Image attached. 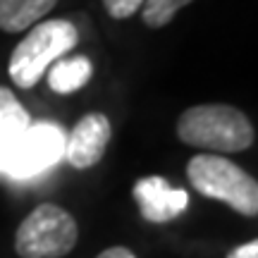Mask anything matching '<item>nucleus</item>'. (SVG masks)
<instances>
[{
    "mask_svg": "<svg viewBox=\"0 0 258 258\" xmlns=\"http://www.w3.org/2000/svg\"><path fill=\"white\" fill-rule=\"evenodd\" d=\"M93 74V62L86 55H72V57H60L53 62L50 72H48V86L55 93H74L82 86L89 84Z\"/></svg>",
    "mask_w": 258,
    "mask_h": 258,
    "instance_id": "9d476101",
    "label": "nucleus"
},
{
    "mask_svg": "<svg viewBox=\"0 0 258 258\" xmlns=\"http://www.w3.org/2000/svg\"><path fill=\"white\" fill-rule=\"evenodd\" d=\"M79 227L55 203H41L19 222L15 251L19 258H64L77 246Z\"/></svg>",
    "mask_w": 258,
    "mask_h": 258,
    "instance_id": "20e7f679",
    "label": "nucleus"
},
{
    "mask_svg": "<svg viewBox=\"0 0 258 258\" xmlns=\"http://www.w3.org/2000/svg\"><path fill=\"white\" fill-rule=\"evenodd\" d=\"M110 120L103 112H89L74 124L72 134L64 141V156L77 170H89L101 163L105 148L110 144Z\"/></svg>",
    "mask_w": 258,
    "mask_h": 258,
    "instance_id": "0eeeda50",
    "label": "nucleus"
},
{
    "mask_svg": "<svg viewBox=\"0 0 258 258\" xmlns=\"http://www.w3.org/2000/svg\"><path fill=\"white\" fill-rule=\"evenodd\" d=\"M186 177L206 199L227 203L232 211L246 218L258 215V182L230 158L215 153H199L186 163Z\"/></svg>",
    "mask_w": 258,
    "mask_h": 258,
    "instance_id": "f03ea898",
    "label": "nucleus"
},
{
    "mask_svg": "<svg viewBox=\"0 0 258 258\" xmlns=\"http://www.w3.org/2000/svg\"><path fill=\"white\" fill-rule=\"evenodd\" d=\"M189 3L194 0H144V5H141V17H144V24L151 29H160L170 24L172 17H175L177 12L182 8H186Z\"/></svg>",
    "mask_w": 258,
    "mask_h": 258,
    "instance_id": "9b49d317",
    "label": "nucleus"
},
{
    "mask_svg": "<svg viewBox=\"0 0 258 258\" xmlns=\"http://www.w3.org/2000/svg\"><path fill=\"white\" fill-rule=\"evenodd\" d=\"M96 258H137V256L127 246H110V249H105L103 253H98Z\"/></svg>",
    "mask_w": 258,
    "mask_h": 258,
    "instance_id": "4468645a",
    "label": "nucleus"
},
{
    "mask_svg": "<svg viewBox=\"0 0 258 258\" xmlns=\"http://www.w3.org/2000/svg\"><path fill=\"white\" fill-rule=\"evenodd\" d=\"M57 0H0V31L19 34L34 27L55 8Z\"/></svg>",
    "mask_w": 258,
    "mask_h": 258,
    "instance_id": "1a4fd4ad",
    "label": "nucleus"
},
{
    "mask_svg": "<svg viewBox=\"0 0 258 258\" xmlns=\"http://www.w3.org/2000/svg\"><path fill=\"white\" fill-rule=\"evenodd\" d=\"M177 137L186 146L220 153H239L253 146V127L249 117L222 103H206L186 108L177 120Z\"/></svg>",
    "mask_w": 258,
    "mask_h": 258,
    "instance_id": "f257e3e1",
    "label": "nucleus"
},
{
    "mask_svg": "<svg viewBox=\"0 0 258 258\" xmlns=\"http://www.w3.org/2000/svg\"><path fill=\"white\" fill-rule=\"evenodd\" d=\"M227 258H258V241L251 239L246 244H239L237 249H232Z\"/></svg>",
    "mask_w": 258,
    "mask_h": 258,
    "instance_id": "ddd939ff",
    "label": "nucleus"
},
{
    "mask_svg": "<svg viewBox=\"0 0 258 258\" xmlns=\"http://www.w3.org/2000/svg\"><path fill=\"white\" fill-rule=\"evenodd\" d=\"M64 141H67V137H64L60 124H53V122L31 124L22 134L17 146L12 148L8 163H5V172L17 177H29L55 165L64 156Z\"/></svg>",
    "mask_w": 258,
    "mask_h": 258,
    "instance_id": "39448f33",
    "label": "nucleus"
},
{
    "mask_svg": "<svg viewBox=\"0 0 258 258\" xmlns=\"http://www.w3.org/2000/svg\"><path fill=\"white\" fill-rule=\"evenodd\" d=\"M132 196L139 206V213L146 222L163 225L179 218L189 206V194L179 186H172L165 177H141L132 186Z\"/></svg>",
    "mask_w": 258,
    "mask_h": 258,
    "instance_id": "423d86ee",
    "label": "nucleus"
},
{
    "mask_svg": "<svg viewBox=\"0 0 258 258\" xmlns=\"http://www.w3.org/2000/svg\"><path fill=\"white\" fill-rule=\"evenodd\" d=\"M79 43V31L67 19H48L34 27L10 55V79L19 89H34L50 64Z\"/></svg>",
    "mask_w": 258,
    "mask_h": 258,
    "instance_id": "7ed1b4c3",
    "label": "nucleus"
},
{
    "mask_svg": "<svg viewBox=\"0 0 258 258\" xmlns=\"http://www.w3.org/2000/svg\"><path fill=\"white\" fill-rule=\"evenodd\" d=\"M29 127L31 117L24 110V105L10 89L0 86V170H5L12 148L17 146V141Z\"/></svg>",
    "mask_w": 258,
    "mask_h": 258,
    "instance_id": "6e6552de",
    "label": "nucleus"
},
{
    "mask_svg": "<svg viewBox=\"0 0 258 258\" xmlns=\"http://www.w3.org/2000/svg\"><path fill=\"white\" fill-rule=\"evenodd\" d=\"M103 5L108 10V15L115 19H127L137 10H141L144 0H103Z\"/></svg>",
    "mask_w": 258,
    "mask_h": 258,
    "instance_id": "f8f14e48",
    "label": "nucleus"
}]
</instances>
